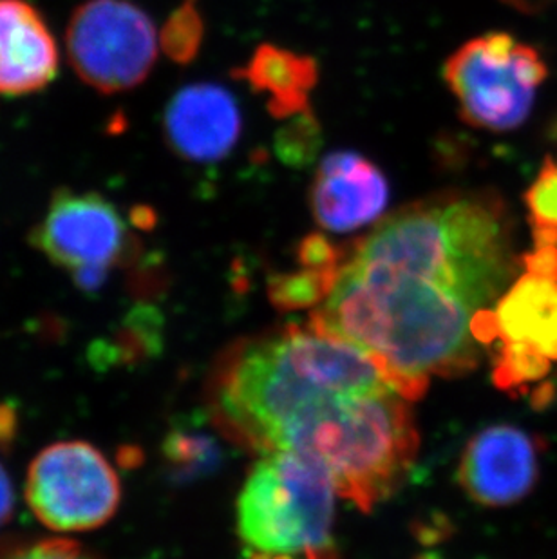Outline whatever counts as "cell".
Masks as SVG:
<instances>
[{
  "mask_svg": "<svg viewBox=\"0 0 557 559\" xmlns=\"http://www.w3.org/2000/svg\"><path fill=\"white\" fill-rule=\"evenodd\" d=\"M390 388L374 354L316 328L289 326L230 349L212 373L209 406L223 433L266 453L275 435L306 409Z\"/></svg>",
  "mask_w": 557,
  "mask_h": 559,
  "instance_id": "obj_2",
  "label": "cell"
},
{
  "mask_svg": "<svg viewBox=\"0 0 557 559\" xmlns=\"http://www.w3.org/2000/svg\"><path fill=\"white\" fill-rule=\"evenodd\" d=\"M29 243L80 286L91 288L137 253V239L109 198L68 187L55 190Z\"/></svg>",
  "mask_w": 557,
  "mask_h": 559,
  "instance_id": "obj_8",
  "label": "cell"
},
{
  "mask_svg": "<svg viewBox=\"0 0 557 559\" xmlns=\"http://www.w3.org/2000/svg\"><path fill=\"white\" fill-rule=\"evenodd\" d=\"M335 495L321 465L269 451L253 464L237 498V533L258 552L339 559L332 538Z\"/></svg>",
  "mask_w": 557,
  "mask_h": 559,
  "instance_id": "obj_4",
  "label": "cell"
},
{
  "mask_svg": "<svg viewBox=\"0 0 557 559\" xmlns=\"http://www.w3.org/2000/svg\"><path fill=\"white\" fill-rule=\"evenodd\" d=\"M346 250L311 328L374 354L407 401L420 399L435 374L454 377L478 365L474 322L514 270L512 225L500 195H429Z\"/></svg>",
  "mask_w": 557,
  "mask_h": 559,
  "instance_id": "obj_1",
  "label": "cell"
},
{
  "mask_svg": "<svg viewBox=\"0 0 557 559\" xmlns=\"http://www.w3.org/2000/svg\"><path fill=\"white\" fill-rule=\"evenodd\" d=\"M250 559H297L292 555H269V552H258L253 550L252 558Z\"/></svg>",
  "mask_w": 557,
  "mask_h": 559,
  "instance_id": "obj_25",
  "label": "cell"
},
{
  "mask_svg": "<svg viewBox=\"0 0 557 559\" xmlns=\"http://www.w3.org/2000/svg\"><path fill=\"white\" fill-rule=\"evenodd\" d=\"M66 53L82 84L100 95L127 93L156 68L158 29L132 0H84L69 16Z\"/></svg>",
  "mask_w": 557,
  "mask_h": 559,
  "instance_id": "obj_6",
  "label": "cell"
},
{
  "mask_svg": "<svg viewBox=\"0 0 557 559\" xmlns=\"http://www.w3.org/2000/svg\"><path fill=\"white\" fill-rule=\"evenodd\" d=\"M416 559H442L440 556L435 555V552H427V555H422L420 558Z\"/></svg>",
  "mask_w": 557,
  "mask_h": 559,
  "instance_id": "obj_26",
  "label": "cell"
},
{
  "mask_svg": "<svg viewBox=\"0 0 557 559\" xmlns=\"http://www.w3.org/2000/svg\"><path fill=\"white\" fill-rule=\"evenodd\" d=\"M205 40V21L200 0H183L170 13L159 33V48L168 60L179 66L194 62Z\"/></svg>",
  "mask_w": 557,
  "mask_h": 559,
  "instance_id": "obj_17",
  "label": "cell"
},
{
  "mask_svg": "<svg viewBox=\"0 0 557 559\" xmlns=\"http://www.w3.org/2000/svg\"><path fill=\"white\" fill-rule=\"evenodd\" d=\"M232 79L250 85L258 95H266V109L275 120H288L311 109L310 95L319 84V63L310 55H299L274 44H261Z\"/></svg>",
  "mask_w": 557,
  "mask_h": 559,
  "instance_id": "obj_13",
  "label": "cell"
},
{
  "mask_svg": "<svg viewBox=\"0 0 557 559\" xmlns=\"http://www.w3.org/2000/svg\"><path fill=\"white\" fill-rule=\"evenodd\" d=\"M407 402L393 388L335 396L286 424L269 451H288L321 465L339 495L371 511L396 489L418 451Z\"/></svg>",
  "mask_w": 557,
  "mask_h": 559,
  "instance_id": "obj_3",
  "label": "cell"
},
{
  "mask_svg": "<svg viewBox=\"0 0 557 559\" xmlns=\"http://www.w3.org/2000/svg\"><path fill=\"white\" fill-rule=\"evenodd\" d=\"M493 313L503 343L529 344L557 360V281L523 275L505 292Z\"/></svg>",
  "mask_w": 557,
  "mask_h": 559,
  "instance_id": "obj_14",
  "label": "cell"
},
{
  "mask_svg": "<svg viewBox=\"0 0 557 559\" xmlns=\"http://www.w3.org/2000/svg\"><path fill=\"white\" fill-rule=\"evenodd\" d=\"M24 492L38 522L58 534L104 527L121 503L118 473L100 449L84 440L44 448L27 467Z\"/></svg>",
  "mask_w": 557,
  "mask_h": 559,
  "instance_id": "obj_7",
  "label": "cell"
},
{
  "mask_svg": "<svg viewBox=\"0 0 557 559\" xmlns=\"http://www.w3.org/2000/svg\"><path fill=\"white\" fill-rule=\"evenodd\" d=\"M388 201L390 183L384 173L355 151L327 154L311 181V214L330 233H352L377 222Z\"/></svg>",
  "mask_w": 557,
  "mask_h": 559,
  "instance_id": "obj_10",
  "label": "cell"
},
{
  "mask_svg": "<svg viewBox=\"0 0 557 559\" xmlns=\"http://www.w3.org/2000/svg\"><path fill=\"white\" fill-rule=\"evenodd\" d=\"M0 559H102L68 538L15 539L0 545Z\"/></svg>",
  "mask_w": 557,
  "mask_h": 559,
  "instance_id": "obj_20",
  "label": "cell"
},
{
  "mask_svg": "<svg viewBox=\"0 0 557 559\" xmlns=\"http://www.w3.org/2000/svg\"><path fill=\"white\" fill-rule=\"evenodd\" d=\"M532 238L536 243V249L542 247H557V228L532 227Z\"/></svg>",
  "mask_w": 557,
  "mask_h": 559,
  "instance_id": "obj_24",
  "label": "cell"
},
{
  "mask_svg": "<svg viewBox=\"0 0 557 559\" xmlns=\"http://www.w3.org/2000/svg\"><path fill=\"white\" fill-rule=\"evenodd\" d=\"M60 71L57 38L29 0H0V96L37 95Z\"/></svg>",
  "mask_w": 557,
  "mask_h": 559,
  "instance_id": "obj_12",
  "label": "cell"
},
{
  "mask_svg": "<svg viewBox=\"0 0 557 559\" xmlns=\"http://www.w3.org/2000/svg\"><path fill=\"white\" fill-rule=\"evenodd\" d=\"M15 511V491L8 471L0 464V528L10 522Z\"/></svg>",
  "mask_w": 557,
  "mask_h": 559,
  "instance_id": "obj_23",
  "label": "cell"
},
{
  "mask_svg": "<svg viewBox=\"0 0 557 559\" xmlns=\"http://www.w3.org/2000/svg\"><path fill=\"white\" fill-rule=\"evenodd\" d=\"M339 269H303L289 274L272 275L269 280V297L281 310H300L327 301L335 285Z\"/></svg>",
  "mask_w": 557,
  "mask_h": 559,
  "instance_id": "obj_16",
  "label": "cell"
},
{
  "mask_svg": "<svg viewBox=\"0 0 557 559\" xmlns=\"http://www.w3.org/2000/svg\"><path fill=\"white\" fill-rule=\"evenodd\" d=\"M523 200L532 227L557 228V165L553 158H545Z\"/></svg>",
  "mask_w": 557,
  "mask_h": 559,
  "instance_id": "obj_19",
  "label": "cell"
},
{
  "mask_svg": "<svg viewBox=\"0 0 557 559\" xmlns=\"http://www.w3.org/2000/svg\"><path fill=\"white\" fill-rule=\"evenodd\" d=\"M241 131V109L223 85H185L165 107V143L190 164H216L230 156Z\"/></svg>",
  "mask_w": 557,
  "mask_h": 559,
  "instance_id": "obj_9",
  "label": "cell"
},
{
  "mask_svg": "<svg viewBox=\"0 0 557 559\" xmlns=\"http://www.w3.org/2000/svg\"><path fill=\"white\" fill-rule=\"evenodd\" d=\"M526 274L557 281V247H542L523 255Z\"/></svg>",
  "mask_w": 557,
  "mask_h": 559,
  "instance_id": "obj_22",
  "label": "cell"
},
{
  "mask_svg": "<svg viewBox=\"0 0 557 559\" xmlns=\"http://www.w3.org/2000/svg\"><path fill=\"white\" fill-rule=\"evenodd\" d=\"M547 357L529 344L503 343L496 360L495 382L501 390L540 380L548 373Z\"/></svg>",
  "mask_w": 557,
  "mask_h": 559,
  "instance_id": "obj_18",
  "label": "cell"
},
{
  "mask_svg": "<svg viewBox=\"0 0 557 559\" xmlns=\"http://www.w3.org/2000/svg\"><path fill=\"white\" fill-rule=\"evenodd\" d=\"M547 63L509 33H487L446 60L442 79L467 126L490 132L514 131L531 117L536 90L547 80Z\"/></svg>",
  "mask_w": 557,
  "mask_h": 559,
  "instance_id": "obj_5",
  "label": "cell"
},
{
  "mask_svg": "<svg viewBox=\"0 0 557 559\" xmlns=\"http://www.w3.org/2000/svg\"><path fill=\"white\" fill-rule=\"evenodd\" d=\"M322 145V126L311 109L284 120L274 136L275 156L288 169H308L316 164Z\"/></svg>",
  "mask_w": 557,
  "mask_h": 559,
  "instance_id": "obj_15",
  "label": "cell"
},
{
  "mask_svg": "<svg viewBox=\"0 0 557 559\" xmlns=\"http://www.w3.org/2000/svg\"><path fill=\"white\" fill-rule=\"evenodd\" d=\"M537 478L536 445L512 426H493L471 438L458 481L482 506H509L526 497Z\"/></svg>",
  "mask_w": 557,
  "mask_h": 559,
  "instance_id": "obj_11",
  "label": "cell"
},
{
  "mask_svg": "<svg viewBox=\"0 0 557 559\" xmlns=\"http://www.w3.org/2000/svg\"><path fill=\"white\" fill-rule=\"evenodd\" d=\"M344 258V250L333 245L322 234H310L297 245V259L303 269L333 270L339 269Z\"/></svg>",
  "mask_w": 557,
  "mask_h": 559,
  "instance_id": "obj_21",
  "label": "cell"
}]
</instances>
